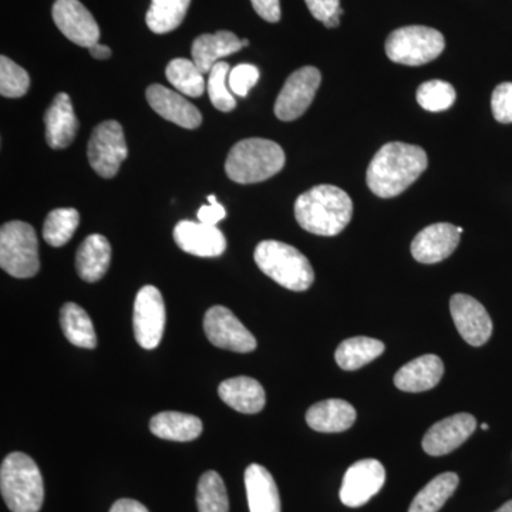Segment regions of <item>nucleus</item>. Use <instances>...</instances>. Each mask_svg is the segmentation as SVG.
<instances>
[{"mask_svg":"<svg viewBox=\"0 0 512 512\" xmlns=\"http://www.w3.org/2000/svg\"><path fill=\"white\" fill-rule=\"evenodd\" d=\"M426 151L406 143H389L377 151L367 168V185L380 198H393L406 191L426 171Z\"/></svg>","mask_w":512,"mask_h":512,"instance_id":"obj_1","label":"nucleus"},{"mask_svg":"<svg viewBox=\"0 0 512 512\" xmlns=\"http://www.w3.org/2000/svg\"><path fill=\"white\" fill-rule=\"evenodd\" d=\"M353 202L335 185H318L303 192L295 202V218L305 231L320 237H335L348 227Z\"/></svg>","mask_w":512,"mask_h":512,"instance_id":"obj_2","label":"nucleus"},{"mask_svg":"<svg viewBox=\"0 0 512 512\" xmlns=\"http://www.w3.org/2000/svg\"><path fill=\"white\" fill-rule=\"evenodd\" d=\"M0 491L12 512H39L45 500L42 473L32 457L12 453L0 467Z\"/></svg>","mask_w":512,"mask_h":512,"instance_id":"obj_3","label":"nucleus"},{"mask_svg":"<svg viewBox=\"0 0 512 512\" xmlns=\"http://www.w3.org/2000/svg\"><path fill=\"white\" fill-rule=\"evenodd\" d=\"M284 165V150L275 141L247 138L231 148L225 171L235 183L256 184L274 177Z\"/></svg>","mask_w":512,"mask_h":512,"instance_id":"obj_4","label":"nucleus"},{"mask_svg":"<svg viewBox=\"0 0 512 512\" xmlns=\"http://www.w3.org/2000/svg\"><path fill=\"white\" fill-rule=\"evenodd\" d=\"M258 268L276 284L293 292L311 288L315 272L309 259L298 249L279 241H262L255 249Z\"/></svg>","mask_w":512,"mask_h":512,"instance_id":"obj_5","label":"nucleus"},{"mask_svg":"<svg viewBox=\"0 0 512 512\" xmlns=\"http://www.w3.org/2000/svg\"><path fill=\"white\" fill-rule=\"evenodd\" d=\"M0 266L13 278H33L39 272V242L35 228L12 221L0 229Z\"/></svg>","mask_w":512,"mask_h":512,"instance_id":"obj_6","label":"nucleus"},{"mask_svg":"<svg viewBox=\"0 0 512 512\" xmlns=\"http://www.w3.org/2000/svg\"><path fill=\"white\" fill-rule=\"evenodd\" d=\"M446 40L439 30L427 26H406L390 33L386 40V55L404 66H423L443 53Z\"/></svg>","mask_w":512,"mask_h":512,"instance_id":"obj_7","label":"nucleus"},{"mask_svg":"<svg viewBox=\"0 0 512 512\" xmlns=\"http://www.w3.org/2000/svg\"><path fill=\"white\" fill-rule=\"evenodd\" d=\"M127 143L123 127L117 121H103L94 128L90 137L87 157L94 171L103 178H113L119 173L127 158Z\"/></svg>","mask_w":512,"mask_h":512,"instance_id":"obj_8","label":"nucleus"},{"mask_svg":"<svg viewBox=\"0 0 512 512\" xmlns=\"http://www.w3.org/2000/svg\"><path fill=\"white\" fill-rule=\"evenodd\" d=\"M133 328L141 348L153 350L160 345L165 329V305L163 295L156 286H143L138 291L134 302Z\"/></svg>","mask_w":512,"mask_h":512,"instance_id":"obj_9","label":"nucleus"},{"mask_svg":"<svg viewBox=\"0 0 512 512\" xmlns=\"http://www.w3.org/2000/svg\"><path fill=\"white\" fill-rule=\"evenodd\" d=\"M204 332L217 348L237 353L254 352L255 336L225 306H212L204 316Z\"/></svg>","mask_w":512,"mask_h":512,"instance_id":"obj_10","label":"nucleus"},{"mask_svg":"<svg viewBox=\"0 0 512 512\" xmlns=\"http://www.w3.org/2000/svg\"><path fill=\"white\" fill-rule=\"evenodd\" d=\"M322 76L316 67L305 66L288 77L275 103V116L282 121L299 119L311 106Z\"/></svg>","mask_w":512,"mask_h":512,"instance_id":"obj_11","label":"nucleus"},{"mask_svg":"<svg viewBox=\"0 0 512 512\" xmlns=\"http://www.w3.org/2000/svg\"><path fill=\"white\" fill-rule=\"evenodd\" d=\"M384 483L386 470L380 461L375 458L357 461L348 468L343 477L340 501L346 507H362L382 490Z\"/></svg>","mask_w":512,"mask_h":512,"instance_id":"obj_12","label":"nucleus"},{"mask_svg":"<svg viewBox=\"0 0 512 512\" xmlns=\"http://www.w3.org/2000/svg\"><path fill=\"white\" fill-rule=\"evenodd\" d=\"M52 15L57 28L74 45L90 49L99 43V25L79 0H56Z\"/></svg>","mask_w":512,"mask_h":512,"instance_id":"obj_13","label":"nucleus"},{"mask_svg":"<svg viewBox=\"0 0 512 512\" xmlns=\"http://www.w3.org/2000/svg\"><path fill=\"white\" fill-rule=\"evenodd\" d=\"M450 312L461 338L468 345L483 346L493 335V320L473 296L456 293L451 296Z\"/></svg>","mask_w":512,"mask_h":512,"instance_id":"obj_14","label":"nucleus"},{"mask_svg":"<svg viewBox=\"0 0 512 512\" xmlns=\"http://www.w3.org/2000/svg\"><path fill=\"white\" fill-rule=\"evenodd\" d=\"M476 417L458 413L434 424L423 439V450L429 456L440 457L457 450L476 431Z\"/></svg>","mask_w":512,"mask_h":512,"instance_id":"obj_15","label":"nucleus"},{"mask_svg":"<svg viewBox=\"0 0 512 512\" xmlns=\"http://www.w3.org/2000/svg\"><path fill=\"white\" fill-rule=\"evenodd\" d=\"M174 241L187 254L217 258L225 252L227 239L215 225L181 221L175 225Z\"/></svg>","mask_w":512,"mask_h":512,"instance_id":"obj_16","label":"nucleus"},{"mask_svg":"<svg viewBox=\"0 0 512 512\" xmlns=\"http://www.w3.org/2000/svg\"><path fill=\"white\" fill-rule=\"evenodd\" d=\"M460 232L454 225H429L416 235L412 242V255L421 264H437L453 254L460 244Z\"/></svg>","mask_w":512,"mask_h":512,"instance_id":"obj_17","label":"nucleus"},{"mask_svg":"<svg viewBox=\"0 0 512 512\" xmlns=\"http://www.w3.org/2000/svg\"><path fill=\"white\" fill-rule=\"evenodd\" d=\"M146 97L151 109L163 119L188 130L201 126L200 110L174 90L167 89L161 84H151L147 89Z\"/></svg>","mask_w":512,"mask_h":512,"instance_id":"obj_18","label":"nucleus"},{"mask_svg":"<svg viewBox=\"0 0 512 512\" xmlns=\"http://www.w3.org/2000/svg\"><path fill=\"white\" fill-rule=\"evenodd\" d=\"M46 140L55 150H64L73 143L79 130L69 94L59 93L45 114Z\"/></svg>","mask_w":512,"mask_h":512,"instance_id":"obj_19","label":"nucleus"},{"mask_svg":"<svg viewBox=\"0 0 512 512\" xmlns=\"http://www.w3.org/2000/svg\"><path fill=\"white\" fill-rule=\"evenodd\" d=\"M443 375V360L436 355H424L404 365L394 375V384L402 392H426L436 387Z\"/></svg>","mask_w":512,"mask_h":512,"instance_id":"obj_20","label":"nucleus"},{"mask_svg":"<svg viewBox=\"0 0 512 512\" xmlns=\"http://www.w3.org/2000/svg\"><path fill=\"white\" fill-rule=\"evenodd\" d=\"M222 402L239 413L255 414L265 407L266 394L258 380L248 376L232 377L218 387Z\"/></svg>","mask_w":512,"mask_h":512,"instance_id":"obj_21","label":"nucleus"},{"mask_svg":"<svg viewBox=\"0 0 512 512\" xmlns=\"http://www.w3.org/2000/svg\"><path fill=\"white\" fill-rule=\"evenodd\" d=\"M356 410L352 404L340 399L313 404L306 413V423L319 433H342L355 424Z\"/></svg>","mask_w":512,"mask_h":512,"instance_id":"obj_22","label":"nucleus"},{"mask_svg":"<svg viewBox=\"0 0 512 512\" xmlns=\"http://www.w3.org/2000/svg\"><path fill=\"white\" fill-rule=\"evenodd\" d=\"M242 40L228 30H220L214 35H202L192 43L191 55L202 73H210L214 64L222 57L234 55L242 49Z\"/></svg>","mask_w":512,"mask_h":512,"instance_id":"obj_23","label":"nucleus"},{"mask_svg":"<svg viewBox=\"0 0 512 512\" xmlns=\"http://www.w3.org/2000/svg\"><path fill=\"white\" fill-rule=\"evenodd\" d=\"M245 488L249 511L281 512V497L272 474L259 464L245 470Z\"/></svg>","mask_w":512,"mask_h":512,"instance_id":"obj_24","label":"nucleus"},{"mask_svg":"<svg viewBox=\"0 0 512 512\" xmlns=\"http://www.w3.org/2000/svg\"><path fill=\"white\" fill-rule=\"evenodd\" d=\"M111 245L103 235L93 234L87 237L77 249L76 269L83 281L94 284L109 271Z\"/></svg>","mask_w":512,"mask_h":512,"instance_id":"obj_25","label":"nucleus"},{"mask_svg":"<svg viewBox=\"0 0 512 512\" xmlns=\"http://www.w3.org/2000/svg\"><path fill=\"white\" fill-rule=\"evenodd\" d=\"M150 430L160 439L187 443L201 436L202 421L192 414L163 412L151 419Z\"/></svg>","mask_w":512,"mask_h":512,"instance_id":"obj_26","label":"nucleus"},{"mask_svg":"<svg viewBox=\"0 0 512 512\" xmlns=\"http://www.w3.org/2000/svg\"><path fill=\"white\" fill-rule=\"evenodd\" d=\"M60 325L66 339L82 349H96L97 336L92 319L77 303H66L60 311Z\"/></svg>","mask_w":512,"mask_h":512,"instance_id":"obj_27","label":"nucleus"},{"mask_svg":"<svg viewBox=\"0 0 512 512\" xmlns=\"http://www.w3.org/2000/svg\"><path fill=\"white\" fill-rule=\"evenodd\" d=\"M384 349L386 348L380 340L357 336L340 343L336 349L335 359L343 370L352 372L382 356Z\"/></svg>","mask_w":512,"mask_h":512,"instance_id":"obj_28","label":"nucleus"},{"mask_svg":"<svg viewBox=\"0 0 512 512\" xmlns=\"http://www.w3.org/2000/svg\"><path fill=\"white\" fill-rule=\"evenodd\" d=\"M460 478L456 473L440 474L430 481L419 494L414 497L409 512H439L448 498L457 490Z\"/></svg>","mask_w":512,"mask_h":512,"instance_id":"obj_29","label":"nucleus"},{"mask_svg":"<svg viewBox=\"0 0 512 512\" xmlns=\"http://www.w3.org/2000/svg\"><path fill=\"white\" fill-rule=\"evenodd\" d=\"M191 0H151L146 15L148 29L157 35L173 32L183 23Z\"/></svg>","mask_w":512,"mask_h":512,"instance_id":"obj_30","label":"nucleus"},{"mask_svg":"<svg viewBox=\"0 0 512 512\" xmlns=\"http://www.w3.org/2000/svg\"><path fill=\"white\" fill-rule=\"evenodd\" d=\"M165 76H167L168 82L185 96L201 97L205 92L204 73L198 69L194 60H171L165 69Z\"/></svg>","mask_w":512,"mask_h":512,"instance_id":"obj_31","label":"nucleus"},{"mask_svg":"<svg viewBox=\"0 0 512 512\" xmlns=\"http://www.w3.org/2000/svg\"><path fill=\"white\" fill-rule=\"evenodd\" d=\"M79 224V211L74 208H57L47 215L43 225V238L52 247H63L72 239Z\"/></svg>","mask_w":512,"mask_h":512,"instance_id":"obj_32","label":"nucleus"},{"mask_svg":"<svg viewBox=\"0 0 512 512\" xmlns=\"http://www.w3.org/2000/svg\"><path fill=\"white\" fill-rule=\"evenodd\" d=\"M197 507L200 512H229L227 487L217 471H207L198 481Z\"/></svg>","mask_w":512,"mask_h":512,"instance_id":"obj_33","label":"nucleus"},{"mask_svg":"<svg viewBox=\"0 0 512 512\" xmlns=\"http://www.w3.org/2000/svg\"><path fill=\"white\" fill-rule=\"evenodd\" d=\"M416 99L424 110L439 113L453 106L456 101V90L443 80H431L421 84L417 89Z\"/></svg>","mask_w":512,"mask_h":512,"instance_id":"obj_34","label":"nucleus"},{"mask_svg":"<svg viewBox=\"0 0 512 512\" xmlns=\"http://www.w3.org/2000/svg\"><path fill=\"white\" fill-rule=\"evenodd\" d=\"M231 67L228 63L218 62L214 64L208 77V94H210L211 103L215 109L224 111H232L237 107V101L232 96L229 89L228 77Z\"/></svg>","mask_w":512,"mask_h":512,"instance_id":"obj_35","label":"nucleus"},{"mask_svg":"<svg viewBox=\"0 0 512 512\" xmlns=\"http://www.w3.org/2000/svg\"><path fill=\"white\" fill-rule=\"evenodd\" d=\"M29 87L28 72L9 57H0V94L8 99H19L28 93Z\"/></svg>","mask_w":512,"mask_h":512,"instance_id":"obj_36","label":"nucleus"},{"mask_svg":"<svg viewBox=\"0 0 512 512\" xmlns=\"http://www.w3.org/2000/svg\"><path fill=\"white\" fill-rule=\"evenodd\" d=\"M259 70L254 64H238L228 77L229 89L239 97H247L249 90L258 83Z\"/></svg>","mask_w":512,"mask_h":512,"instance_id":"obj_37","label":"nucleus"},{"mask_svg":"<svg viewBox=\"0 0 512 512\" xmlns=\"http://www.w3.org/2000/svg\"><path fill=\"white\" fill-rule=\"evenodd\" d=\"M491 109L495 120L503 124L512 123V83H501L495 87Z\"/></svg>","mask_w":512,"mask_h":512,"instance_id":"obj_38","label":"nucleus"},{"mask_svg":"<svg viewBox=\"0 0 512 512\" xmlns=\"http://www.w3.org/2000/svg\"><path fill=\"white\" fill-rule=\"evenodd\" d=\"M305 2L313 18L318 19L319 22L325 23L333 16L343 15L340 0H305Z\"/></svg>","mask_w":512,"mask_h":512,"instance_id":"obj_39","label":"nucleus"},{"mask_svg":"<svg viewBox=\"0 0 512 512\" xmlns=\"http://www.w3.org/2000/svg\"><path fill=\"white\" fill-rule=\"evenodd\" d=\"M208 202H210V205H204V207H201L200 211H198V220H200L202 224L215 225V227H217L218 222L227 217V211H225V208L217 201L215 195H208Z\"/></svg>","mask_w":512,"mask_h":512,"instance_id":"obj_40","label":"nucleus"},{"mask_svg":"<svg viewBox=\"0 0 512 512\" xmlns=\"http://www.w3.org/2000/svg\"><path fill=\"white\" fill-rule=\"evenodd\" d=\"M255 12L269 23L281 20V2L279 0H251Z\"/></svg>","mask_w":512,"mask_h":512,"instance_id":"obj_41","label":"nucleus"},{"mask_svg":"<svg viewBox=\"0 0 512 512\" xmlns=\"http://www.w3.org/2000/svg\"><path fill=\"white\" fill-rule=\"evenodd\" d=\"M110 512H150L147 510L146 505L138 503L136 500L130 498H123V500L116 501L111 507Z\"/></svg>","mask_w":512,"mask_h":512,"instance_id":"obj_42","label":"nucleus"},{"mask_svg":"<svg viewBox=\"0 0 512 512\" xmlns=\"http://www.w3.org/2000/svg\"><path fill=\"white\" fill-rule=\"evenodd\" d=\"M90 55L94 57V59L97 60H107L110 59L111 56V49L110 47L100 45V43H96V45H93L90 47Z\"/></svg>","mask_w":512,"mask_h":512,"instance_id":"obj_43","label":"nucleus"},{"mask_svg":"<svg viewBox=\"0 0 512 512\" xmlns=\"http://www.w3.org/2000/svg\"><path fill=\"white\" fill-rule=\"evenodd\" d=\"M494 512H512V500L508 501V503H505L503 507L498 508V510Z\"/></svg>","mask_w":512,"mask_h":512,"instance_id":"obj_44","label":"nucleus"},{"mask_svg":"<svg viewBox=\"0 0 512 512\" xmlns=\"http://www.w3.org/2000/svg\"><path fill=\"white\" fill-rule=\"evenodd\" d=\"M242 46H244V47L249 46V40L248 39L242 40Z\"/></svg>","mask_w":512,"mask_h":512,"instance_id":"obj_45","label":"nucleus"},{"mask_svg":"<svg viewBox=\"0 0 512 512\" xmlns=\"http://www.w3.org/2000/svg\"><path fill=\"white\" fill-rule=\"evenodd\" d=\"M481 429L488 430V429H490V426H488V424L484 423V424H481Z\"/></svg>","mask_w":512,"mask_h":512,"instance_id":"obj_46","label":"nucleus"}]
</instances>
